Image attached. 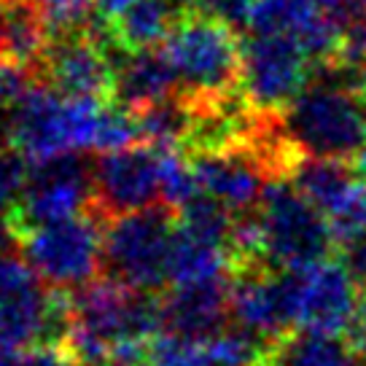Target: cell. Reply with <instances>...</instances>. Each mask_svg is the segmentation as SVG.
Instances as JSON below:
<instances>
[{"label": "cell", "mask_w": 366, "mask_h": 366, "mask_svg": "<svg viewBox=\"0 0 366 366\" xmlns=\"http://www.w3.org/2000/svg\"><path fill=\"white\" fill-rule=\"evenodd\" d=\"M157 334H162V310L151 294L111 277L70 291V329L62 345L84 366H111L119 350L151 345Z\"/></svg>", "instance_id": "obj_1"}, {"label": "cell", "mask_w": 366, "mask_h": 366, "mask_svg": "<svg viewBox=\"0 0 366 366\" xmlns=\"http://www.w3.org/2000/svg\"><path fill=\"white\" fill-rule=\"evenodd\" d=\"M280 119L286 140L302 157L355 159L366 146V103L355 92L320 73Z\"/></svg>", "instance_id": "obj_2"}, {"label": "cell", "mask_w": 366, "mask_h": 366, "mask_svg": "<svg viewBox=\"0 0 366 366\" xmlns=\"http://www.w3.org/2000/svg\"><path fill=\"white\" fill-rule=\"evenodd\" d=\"M164 54L192 103H213L237 92L242 44L232 24L186 11L164 41Z\"/></svg>", "instance_id": "obj_3"}, {"label": "cell", "mask_w": 366, "mask_h": 366, "mask_svg": "<svg viewBox=\"0 0 366 366\" xmlns=\"http://www.w3.org/2000/svg\"><path fill=\"white\" fill-rule=\"evenodd\" d=\"M172 237V210L164 205L108 218L103 269L111 280L132 291H159L164 283H170Z\"/></svg>", "instance_id": "obj_4"}, {"label": "cell", "mask_w": 366, "mask_h": 366, "mask_svg": "<svg viewBox=\"0 0 366 366\" xmlns=\"http://www.w3.org/2000/svg\"><path fill=\"white\" fill-rule=\"evenodd\" d=\"M259 221L264 234V262L277 272L323 262L337 242L329 221L286 178L269 181L259 205Z\"/></svg>", "instance_id": "obj_5"}, {"label": "cell", "mask_w": 366, "mask_h": 366, "mask_svg": "<svg viewBox=\"0 0 366 366\" xmlns=\"http://www.w3.org/2000/svg\"><path fill=\"white\" fill-rule=\"evenodd\" d=\"M105 224L97 213L68 218L19 234V251L49 288L76 291L97 280Z\"/></svg>", "instance_id": "obj_6"}, {"label": "cell", "mask_w": 366, "mask_h": 366, "mask_svg": "<svg viewBox=\"0 0 366 366\" xmlns=\"http://www.w3.org/2000/svg\"><path fill=\"white\" fill-rule=\"evenodd\" d=\"M94 205V162L84 154H59L30 164V181L11 207L19 234L84 216Z\"/></svg>", "instance_id": "obj_7"}, {"label": "cell", "mask_w": 366, "mask_h": 366, "mask_svg": "<svg viewBox=\"0 0 366 366\" xmlns=\"http://www.w3.org/2000/svg\"><path fill=\"white\" fill-rule=\"evenodd\" d=\"M305 49L288 38L248 35L242 44L237 92L253 114L277 116L297 100L310 84Z\"/></svg>", "instance_id": "obj_8"}, {"label": "cell", "mask_w": 366, "mask_h": 366, "mask_svg": "<svg viewBox=\"0 0 366 366\" xmlns=\"http://www.w3.org/2000/svg\"><path fill=\"white\" fill-rule=\"evenodd\" d=\"M286 280L294 305V320L302 334H345L361 302L358 283L345 264L323 259L318 264L286 272Z\"/></svg>", "instance_id": "obj_9"}, {"label": "cell", "mask_w": 366, "mask_h": 366, "mask_svg": "<svg viewBox=\"0 0 366 366\" xmlns=\"http://www.w3.org/2000/svg\"><path fill=\"white\" fill-rule=\"evenodd\" d=\"M162 205L159 149L132 146L100 154L94 159V205L92 213L116 218Z\"/></svg>", "instance_id": "obj_10"}, {"label": "cell", "mask_w": 366, "mask_h": 366, "mask_svg": "<svg viewBox=\"0 0 366 366\" xmlns=\"http://www.w3.org/2000/svg\"><path fill=\"white\" fill-rule=\"evenodd\" d=\"M229 315L237 329L253 334L264 345L274 347L283 342L288 332L297 329L286 272H274L272 267H248L232 272Z\"/></svg>", "instance_id": "obj_11"}, {"label": "cell", "mask_w": 366, "mask_h": 366, "mask_svg": "<svg viewBox=\"0 0 366 366\" xmlns=\"http://www.w3.org/2000/svg\"><path fill=\"white\" fill-rule=\"evenodd\" d=\"M38 79L68 100H105L114 92V59L86 30L54 35Z\"/></svg>", "instance_id": "obj_12"}, {"label": "cell", "mask_w": 366, "mask_h": 366, "mask_svg": "<svg viewBox=\"0 0 366 366\" xmlns=\"http://www.w3.org/2000/svg\"><path fill=\"white\" fill-rule=\"evenodd\" d=\"M245 27L251 35L294 41L320 65L337 59L342 51V27L320 9L318 0H256Z\"/></svg>", "instance_id": "obj_13"}, {"label": "cell", "mask_w": 366, "mask_h": 366, "mask_svg": "<svg viewBox=\"0 0 366 366\" xmlns=\"http://www.w3.org/2000/svg\"><path fill=\"white\" fill-rule=\"evenodd\" d=\"M192 170H194L199 192L221 202L234 216L251 213L256 205H262L267 186L269 181H274L269 167L251 146L194 154Z\"/></svg>", "instance_id": "obj_14"}, {"label": "cell", "mask_w": 366, "mask_h": 366, "mask_svg": "<svg viewBox=\"0 0 366 366\" xmlns=\"http://www.w3.org/2000/svg\"><path fill=\"white\" fill-rule=\"evenodd\" d=\"M232 277L172 286L159 299L162 332L205 340L227 329Z\"/></svg>", "instance_id": "obj_15"}, {"label": "cell", "mask_w": 366, "mask_h": 366, "mask_svg": "<svg viewBox=\"0 0 366 366\" xmlns=\"http://www.w3.org/2000/svg\"><path fill=\"white\" fill-rule=\"evenodd\" d=\"M181 92V79L164 54V49L127 51L119 62H114L111 100L129 114H140V111L164 103Z\"/></svg>", "instance_id": "obj_16"}, {"label": "cell", "mask_w": 366, "mask_h": 366, "mask_svg": "<svg viewBox=\"0 0 366 366\" xmlns=\"http://www.w3.org/2000/svg\"><path fill=\"white\" fill-rule=\"evenodd\" d=\"M3 30H0V62L16 65L38 76L51 33L41 11L27 0H0Z\"/></svg>", "instance_id": "obj_17"}, {"label": "cell", "mask_w": 366, "mask_h": 366, "mask_svg": "<svg viewBox=\"0 0 366 366\" xmlns=\"http://www.w3.org/2000/svg\"><path fill=\"white\" fill-rule=\"evenodd\" d=\"M181 0H135L119 19L111 22L119 51H146L167 41L183 16Z\"/></svg>", "instance_id": "obj_18"}, {"label": "cell", "mask_w": 366, "mask_h": 366, "mask_svg": "<svg viewBox=\"0 0 366 366\" xmlns=\"http://www.w3.org/2000/svg\"><path fill=\"white\" fill-rule=\"evenodd\" d=\"M234 272L232 253L224 245H213L175 229L170 248V283L183 286V283H202V280H218L229 277Z\"/></svg>", "instance_id": "obj_19"}, {"label": "cell", "mask_w": 366, "mask_h": 366, "mask_svg": "<svg viewBox=\"0 0 366 366\" xmlns=\"http://www.w3.org/2000/svg\"><path fill=\"white\" fill-rule=\"evenodd\" d=\"M135 116L140 140H146L151 149H178V146H186L192 137L194 105L189 103V97L183 92L164 100V103L151 105Z\"/></svg>", "instance_id": "obj_20"}, {"label": "cell", "mask_w": 366, "mask_h": 366, "mask_svg": "<svg viewBox=\"0 0 366 366\" xmlns=\"http://www.w3.org/2000/svg\"><path fill=\"white\" fill-rule=\"evenodd\" d=\"M267 366H366V361L337 337L299 334L274 345Z\"/></svg>", "instance_id": "obj_21"}, {"label": "cell", "mask_w": 366, "mask_h": 366, "mask_svg": "<svg viewBox=\"0 0 366 366\" xmlns=\"http://www.w3.org/2000/svg\"><path fill=\"white\" fill-rule=\"evenodd\" d=\"M232 216L234 213L227 210L221 202L205 194H197L189 205L178 210V229L194 234L199 240L229 248V237H232V227H234Z\"/></svg>", "instance_id": "obj_22"}, {"label": "cell", "mask_w": 366, "mask_h": 366, "mask_svg": "<svg viewBox=\"0 0 366 366\" xmlns=\"http://www.w3.org/2000/svg\"><path fill=\"white\" fill-rule=\"evenodd\" d=\"M27 3L41 11L51 38L86 30L94 11V0H27Z\"/></svg>", "instance_id": "obj_23"}, {"label": "cell", "mask_w": 366, "mask_h": 366, "mask_svg": "<svg viewBox=\"0 0 366 366\" xmlns=\"http://www.w3.org/2000/svg\"><path fill=\"white\" fill-rule=\"evenodd\" d=\"M30 181V162L11 146H0V207L11 210Z\"/></svg>", "instance_id": "obj_24"}, {"label": "cell", "mask_w": 366, "mask_h": 366, "mask_svg": "<svg viewBox=\"0 0 366 366\" xmlns=\"http://www.w3.org/2000/svg\"><path fill=\"white\" fill-rule=\"evenodd\" d=\"M256 0H181L183 11L202 14L224 24H245Z\"/></svg>", "instance_id": "obj_25"}, {"label": "cell", "mask_w": 366, "mask_h": 366, "mask_svg": "<svg viewBox=\"0 0 366 366\" xmlns=\"http://www.w3.org/2000/svg\"><path fill=\"white\" fill-rule=\"evenodd\" d=\"M340 57L353 59V62H366V3L345 22Z\"/></svg>", "instance_id": "obj_26"}, {"label": "cell", "mask_w": 366, "mask_h": 366, "mask_svg": "<svg viewBox=\"0 0 366 366\" xmlns=\"http://www.w3.org/2000/svg\"><path fill=\"white\" fill-rule=\"evenodd\" d=\"M19 366H84L65 345H38L19 353Z\"/></svg>", "instance_id": "obj_27"}, {"label": "cell", "mask_w": 366, "mask_h": 366, "mask_svg": "<svg viewBox=\"0 0 366 366\" xmlns=\"http://www.w3.org/2000/svg\"><path fill=\"white\" fill-rule=\"evenodd\" d=\"M340 248H342V264L347 267V272L353 274L358 288L366 291V232L353 237V240H347Z\"/></svg>", "instance_id": "obj_28"}, {"label": "cell", "mask_w": 366, "mask_h": 366, "mask_svg": "<svg viewBox=\"0 0 366 366\" xmlns=\"http://www.w3.org/2000/svg\"><path fill=\"white\" fill-rule=\"evenodd\" d=\"M345 342L355 355H361L366 361V297H361L358 307H355L353 318L345 329Z\"/></svg>", "instance_id": "obj_29"}, {"label": "cell", "mask_w": 366, "mask_h": 366, "mask_svg": "<svg viewBox=\"0 0 366 366\" xmlns=\"http://www.w3.org/2000/svg\"><path fill=\"white\" fill-rule=\"evenodd\" d=\"M14 245H19V229H16L11 210L0 207V256L3 253H11Z\"/></svg>", "instance_id": "obj_30"}, {"label": "cell", "mask_w": 366, "mask_h": 366, "mask_svg": "<svg viewBox=\"0 0 366 366\" xmlns=\"http://www.w3.org/2000/svg\"><path fill=\"white\" fill-rule=\"evenodd\" d=\"M132 3H135V0H94V14L108 19V22H114V19H119Z\"/></svg>", "instance_id": "obj_31"}, {"label": "cell", "mask_w": 366, "mask_h": 366, "mask_svg": "<svg viewBox=\"0 0 366 366\" xmlns=\"http://www.w3.org/2000/svg\"><path fill=\"white\" fill-rule=\"evenodd\" d=\"M0 366H19V353H14V350H0Z\"/></svg>", "instance_id": "obj_32"}, {"label": "cell", "mask_w": 366, "mask_h": 366, "mask_svg": "<svg viewBox=\"0 0 366 366\" xmlns=\"http://www.w3.org/2000/svg\"><path fill=\"white\" fill-rule=\"evenodd\" d=\"M355 170H358V175L366 181V146L358 151V157H355Z\"/></svg>", "instance_id": "obj_33"}, {"label": "cell", "mask_w": 366, "mask_h": 366, "mask_svg": "<svg viewBox=\"0 0 366 366\" xmlns=\"http://www.w3.org/2000/svg\"><path fill=\"white\" fill-rule=\"evenodd\" d=\"M0 30H3V3H0Z\"/></svg>", "instance_id": "obj_34"}, {"label": "cell", "mask_w": 366, "mask_h": 366, "mask_svg": "<svg viewBox=\"0 0 366 366\" xmlns=\"http://www.w3.org/2000/svg\"><path fill=\"white\" fill-rule=\"evenodd\" d=\"M259 366H267V361H264V364H259Z\"/></svg>", "instance_id": "obj_35"}]
</instances>
